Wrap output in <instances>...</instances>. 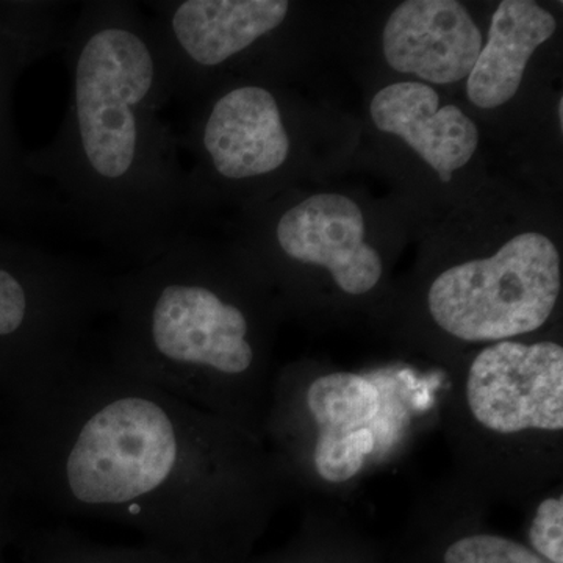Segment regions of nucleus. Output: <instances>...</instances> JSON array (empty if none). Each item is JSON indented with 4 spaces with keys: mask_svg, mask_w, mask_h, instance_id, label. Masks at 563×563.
<instances>
[{
    "mask_svg": "<svg viewBox=\"0 0 563 563\" xmlns=\"http://www.w3.org/2000/svg\"><path fill=\"white\" fill-rule=\"evenodd\" d=\"M22 424L27 483L52 515L128 526L184 563L242 559L261 472L231 422L91 357Z\"/></svg>",
    "mask_w": 563,
    "mask_h": 563,
    "instance_id": "f257e3e1",
    "label": "nucleus"
},
{
    "mask_svg": "<svg viewBox=\"0 0 563 563\" xmlns=\"http://www.w3.org/2000/svg\"><path fill=\"white\" fill-rule=\"evenodd\" d=\"M68 111L41 152L54 207L133 266L185 233L195 206L173 101L150 16L135 2H85L65 33Z\"/></svg>",
    "mask_w": 563,
    "mask_h": 563,
    "instance_id": "f03ea898",
    "label": "nucleus"
},
{
    "mask_svg": "<svg viewBox=\"0 0 563 563\" xmlns=\"http://www.w3.org/2000/svg\"><path fill=\"white\" fill-rule=\"evenodd\" d=\"M233 296L184 233L113 277L106 357L203 412L242 417L261 352L247 307Z\"/></svg>",
    "mask_w": 563,
    "mask_h": 563,
    "instance_id": "7ed1b4c3",
    "label": "nucleus"
},
{
    "mask_svg": "<svg viewBox=\"0 0 563 563\" xmlns=\"http://www.w3.org/2000/svg\"><path fill=\"white\" fill-rule=\"evenodd\" d=\"M561 287L558 247L542 233L526 232L492 257L440 274L429 290V312L463 342H504L542 328Z\"/></svg>",
    "mask_w": 563,
    "mask_h": 563,
    "instance_id": "20e7f679",
    "label": "nucleus"
},
{
    "mask_svg": "<svg viewBox=\"0 0 563 563\" xmlns=\"http://www.w3.org/2000/svg\"><path fill=\"white\" fill-rule=\"evenodd\" d=\"M466 401L488 431L561 432L563 347L551 342L485 347L470 366Z\"/></svg>",
    "mask_w": 563,
    "mask_h": 563,
    "instance_id": "39448f33",
    "label": "nucleus"
},
{
    "mask_svg": "<svg viewBox=\"0 0 563 563\" xmlns=\"http://www.w3.org/2000/svg\"><path fill=\"white\" fill-rule=\"evenodd\" d=\"M190 146L202 169L222 181H251L279 172L291 140L268 88L244 84L221 92L195 120Z\"/></svg>",
    "mask_w": 563,
    "mask_h": 563,
    "instance_id": "423d86ee",
    "label": "nucleus"
},
{
    "mask_svg": "<svg viewBox=\"0 0 563 563\" xmlns=\"http://www.w3.org/2000/svg\"><path fill=\"white\" fill-rule=\"evenodd\" d=\"M274 233L282 254L303 265L324 266L350 295L372 291L383 277L379 254L363 240L361 207L346 196H310L280 214Z\"/></svg>",
    "mask_w": 563,
    "mask_h": 563,
    "instance_id": "0eeeda50",
    "label": "nucleus"
},
{
    "mask_svg": "<svg viewBox=\"0 0 563 563\" xmlns=\"http://www.w3.org/2000/svg\"><path fill=\"white\" fill-rule=\"evenodd\" d=\"M388 65L432 84H454L470 76L483 35L462 3L409 0L393 11L384 31Z\"/></svg>",
    "mask_w": 563,
    "mask_h": 563,
    "instance_id": "6e6552de",
    "label": "nucleus"
},
{
    "mask_svg": "<svg viewBox=\"0 0 563 563\" xmlns=\"http://www.w3.org/2000/svg\"><path fill=\"white\" fill-rule=\"evenodd\" d=\"M306 404L318 426L314 470L325 483H347L376 444L368 424L380 409L379 390L361 374L331 373L309 385Z\"/></svg>",
    "mask_w": 563,
    "mask_h": 563,
    "instance_id": "1a4fd4ad",
    "label": "nucleus"
},
{
    "mask_svg": "<svg viewBox=\"0 0 563 563\" xmlns=\"http://www.w3.org/2000/svg\"><path fill=\"white\" fill-rule=\"evenodd\" d=\"M369 110L379 131L401 136L444 184L472 161L479 144L476 124L459 107L440 109L437 91L420 81L388 85Z\"/></svg>",
    "mask_w": 563,
    "mask_h": 563,
    "instance_id": "9d476101",
    "label": "nucleus"
},
{
    "mask_svg": "<svg viewBox=\"0 0 563 563\" xmlns=\"http://www.w3.org/2000/svg\"><path fill=\"white\" fill-rule=\"evenodd\" d=\"M558 29L553 14L531 0H504L492 18L487 44L466 81L474 106L495 109L517 95L537 47Z\"/></svg>",
    "mask_w": 563,
    "mask_h": 563,
    "instance_id": "9b49d317",
    "label": "nucleus"
},
{
    "mask_svg": "<svg viewBox=\"0 0 563 563\" xmlns=\"http://www.w3.org/2000/svg\"><path fill=\"white\" fill-rule=\"evenodd\" d=\"M29 563H184L150 544L121 547L95 542L65 526L36 532L27 544Z\"/></svg>",
    "mask_w": 563,
    "mask_h": 563,
    "instance_id": "f8f14e48",
    "label": "nucleus"
},
{
    "mask_svg": "<svg viewBox=\"0 0 563 563\" xmlns=\"http://www.w3.org/2000/svg\"><path fill=\"white\" fill-rule=\"evenodd\" d=\"M443 563H550L531 548L495 533H473L444 550Z\"/></svg>",
    "mask_w": 563,
    "mask_h": 563,
    "instance_id": "ddd939ff",
    "label": "nucleus"
},
{
    "mask_svg": "<svg viewBox=\"0 0 563 563\" xmlns=\"http://www.w3.org/2000/svg\"><path fill=\"white\" fill-rule=\"evenodd\" d=\"M529 548L550 563H563V498L551 496L537 507Z\"/></svg>",
    "mask_w": 563,
    "mask_h": 563,
    "instance_id": "4468645a",
    "label": "nucleus"
},
{
    "mask_svg": "<svg viewBox=\"0 0 563 563\" xmlns=\"http://www.w3.org/2000/svg\"><path fill=\"white\" fill-rule=\"evenodd\" d=\"M559 122H561V128L563 125V102L562 98L561 101H559Z\"/></svg>",
    "mask_w": 563,
    "mask_h": 563,
    "instance_id": "2eb2a0df",
    "label": "nucleus"
},
{
    "mask_svg": "<svg viewBox=\"0 0 563 563\" xmlns=\"http://www.w3.org/2000/svg\"><path fill=\"white\" fill-rule=\"evenodd\" d=\"M0 563H2V561H0Z\"/></svg>",
    "mask_w": 563,
    "mask_h": 563,
    "instance_id": "dca6fc26",
    "label": "nucleus"
}]
</instances>
